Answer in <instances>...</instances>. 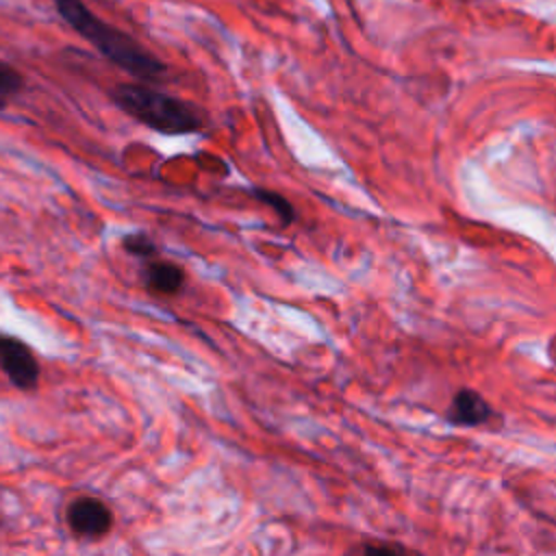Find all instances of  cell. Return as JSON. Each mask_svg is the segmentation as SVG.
I'll return each mask as SVG.
<instances>
[{
  "label": "cell",
  "instance_id": "cell-1",
  "mask_svg": "<svg viewBox=\"0 0 556 556\" xmlns=\"http://www.w3.org/2000/svg\"><path fill=\"white\" fill-rule=\"evenodd\" d=\"M54 7L80 37H85L100 54L128 74L137 76L139 80H156L163 76L165 65L159 59L143 50L130 35L102 22L80 0H54Z\"/></svg>",
  "mask_w": 556,
  "mask_h": 556
},
{
  "label": "cell",
  "instance_id": "cell-2",
  "mask_svg": "<svg viewBox=\"0 0 556 556\" xmlns=\"http://www.w3.org/2000/svg\"><path fill=\"white\" fill-rule=\"evenodd\" d=\"M111 96L124 113L163 135L195 132L204 126L202 111L191 102L146 85H117Z\"/></svg>",
  "mask_w": 556,
  "mask_h": 556
},
{
  "label": "cell",
  "instance_id": "cell-3",
  "mask_svg": "<svg viewBox=\"0 0 556 556\" xmlns=\"http://www.w3.org/2000/svg\"><path fill=\"white\" fill-rule=\"evenodd\" d=\"M0 369L9 376V380L22 389H35L39 380V365L33 352L13 337L0 334Z\"/></svg>",
  "mask_w": 556,
  "mask_h": 556
},
{
  "label": "cell",
  "instance_id": "cell-4",
  "mask_svg": "<svg viewBox=\"0 0 556 556\" xmlns=\"http://www.w3.org/2000/svg\"><path fill=\"white\" fill-rule=\"evenodd\" d=\"M67 523L78 536H102L113 526V515L106 504L96 497H78L67 508Z\"/></svg>",
  "mask_w": 556,
  "mask_h": 556
},
{
  "label": "cell",
  "instance_id": "cell-5",
  "mask_svg": "<svg viewBox=\"0 0 556 556\" xmlns=\"http://www.w3.org/2000/svg\"><path fill=\"white\" fill-rule=\"evenodd\" d=\"M489 402L473 389H460L450 406L447 419L456 426H478L491 417Z\"/></svg>",
  "mask_w": 556,
  "mask_h": 556
},
{
  "label": "cell",
  "instance_id": "cell-6",
  "mask_svg": "<svg viewBox=\"0 0 556 556\" xmlns=\"http://www.w3.org/2000/svg\"><path fill=\"white\" fill-rule=\"evenodd\" d=\"M143 280L150 291L161 293V295H174L180 291V287L185 282V271L176 263L152 261L146 265Z\"/></svg>",
  "mask_w": 556,
  "mask_h": 556
},
{
  "label": "cell",
  "instance_id": "cell-7",
  "mask_svg": "<svg viewBox=\"0 0 556 556\" xmlns=\"http://www.w3.org/2000/svg\"><path fill=\"white\" fill-rule=\"evenodd\" d=\"M22 85H24L22 74L15 67L0 61V109L22 89Z\"/></svg>",
  "mask_w": 556,
  "mask_h": 556
},
{
  "label": "cell",
  "instance_id": "cell-8",
  "mask_svg": "<svg viewBox=\"0 0 556 556\" xmlns=\"http://www.w3.org/2000/svg\"><path fill=\"white\" fill-rule=\"evenodd\" d=\"M122 245H124V250H126L128 254H132V256H143V258H148V256H154V254H156V243H154L148 235H143V232H135V235L124 237Z\"/></svg>",
  "mask_w": 556,
  "mask_h": 556
},
{
  "label": "cell",
  "instance_id": "cell-9",
  "mask_svg": "<svg viewBox=\"0 0 556 556\" xmlns=\"http://www.w3.org/2000/svg\"><path fill=\"white\" fill-rule=\"evenodd\" d=\"M254 195H256L258 200H263L265 204H269V206L282 217L285 224H289V222L293 219V208H291V204H289L282 195H278V193H274V191H265V189H256Z\"/></svg>",
  "mask_w": 556,
  "mask_h": 556
},
{
  "label": "cell",
  "instance_id": "cell-10",
  "mask_svg": "<svg viewBox=\"0 0 556 556\" xmlns=\"http://www.w3.org/2000/svg\"><path fill=\"white\" fill-rule=\"evenodd\" d=\"M363 556H408L402 547L389 545V543H378V545H365Z\"/></svg>",
  "mask_w": 556,
  "mask_h": 556
}]
</instances>
